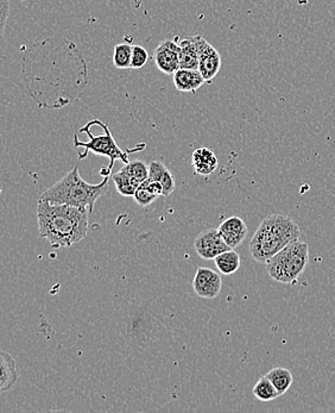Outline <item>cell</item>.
I'll use <instances>...</instances> for the list:
<instances>
[{
	"mask_svg": "<svg viewBox=\"0 0 335 413\" xmlns=\"http://www.w3.org/2000/svg\"><path fill=\"white\" fill-rule=\"evenodd\" d=\"M149 61V53L145 49L144 47L133 46L132 47L131 68H143L145 64Z\"/></svg>",
	"mask_w": 335,
	"mask_h": 413,
	"instance_id": "obj_22",
	"label": "cell"
},
{
	"mask_svg": "<svg viewBox=\"0 0 335 413\" xmlns=\"http://www.w3.org/2000/svg\"><path fill=\"white\" fill-rule=\"evenodd\" d=\"M132 47L129 43H120L114 47L113 64L117 68H131Z\"/></svg>",
	"mask_w": 335,
	"mask_h": 413,
	"instance_id": "obj_20",
	"label": "cell"
},
{
	"mask_svg": "<svg viewBox=\"0 0 335 413\" xmlns=\"http://www.w3.org/2000/svg\"><path fill=\"white\" fill-rule=\"evenodd\" d=\"M142 185H143L146 190H149L152 195H156V197L164 195L163 185H162L161 182H152V180H150L149 177H148Z\"/></svg>",
	"mask_w": 335,
	"mask_h": 413,
	"instance_id": "obj_25",
	"label": "cell"
},
{
	"mask_svg": "<svg viewBox=\"0 0 335 413\" xmlns=\"http://www.w3.org/2000/svg\"><path fill=\"white\" fill-rule=\"evenodd\" d=\"M113 182L114 185L117 187V191L122 197H133L136 193L137 188L141 186L139 182H137L122 168L119 169L118 172L114 173Z\"/></svg>",
	"mask_w": 335,
	"mask_h": 413,
	"instance_id": "obj_18",
	"label": "cell"
},
{
	"mask_svg": "<svg viewBox=\"0 0 335 413\" xmlns=\"http://www.w3.org/2000/svg\"><path fill=\"white\" fill-rule=\"evenodd\" d=\"M204 82L199 69L180 68L174 74V85L180 92H196Z\"/></svg>",
	"mask_w": 335,
	"mask_h": 413,
	"instance_id": "obj_13",
	"label": "cell"
},
{
	"mask_svg": "<svg viewBox=\"0 0 335 413\" xmlns=\"http://www.w3.org/2000/svg\"><path fill=\"white\" fill-rule=\"evenodd\" d=\"M96 123L99 124L101 129H103V134L101 135H94L91 132V123L86 124L85 127L80 129V132H86L87 136H88V141L82 142L77 138V135L74 137V146L75 148H83L85 151L79 154V159L83 160L87 158V155L90 151L94 153L96 155H100V156H106L109 159V166L107 169H103L101 173L104 174V177L109 175V173L113 168V164L117 160H120L122 162L126 164L130 162L129 161V155L126 151L120 148L117 145V142L114 140L112 132L109 130L107 124L101 122L99 119H96Z\"/></svg>",
	"mask_w": 335,
	"mask_h": 413,
	"instance_id": "obj_5",
	"label": "cell"
},
{
	"mask_svg": "<svg viewBox=\"0 0 335 413\" xmlns=\"http://www.w3.org/2000/svg\"><path fill=\"white\" fill-rule=\"evenodd\" d=\"M122 169L141 185L149 177V168L145 166L144 162H142L139 160L129 162L122 167Z\"/></svg>",
	"mask_w": 335,
	"mask_h": 413,
	"instance_id": "obj_21",
	"label": "cell"
},
{
	"mask_svg": "<svg viewBox=\"0 0 335 413\" xmlns=\"http://www.w3.org/2000/svg\"><path fill=\"white\" fill-rule=\"evenodd\" d=\"M254 395L260 401H271L281 397L269 377H260L254 387Z\"/></svg>",
	"mask_w": 335,
	"mask_h": 413,
	"instance_id": "obj_19",
	"label": "cell"
},
{
	"mask_svg": "<svg viewBox=\"0 0 335 413\" xmlns=\"http://www.w3.org/2000/svg\"><path fill=\"white\" fill-rule=\"evenodd\" d=\"M222 287V277L211 268L201 267L195 273L193 288L200 298L215 299L220 295Z\"/></svg>",
	"mask_w": 335,
	"mask_h": 413,
	"instance_id": "obj_7",
	"label": "cell"
},
{
	"mask_svg": "<svg viewBox=\"0 0 335 413\" xmlns=\"http://www.w3.org/2000/svg\"><path fill=\"white\" fill-rule=\"evenodd\" d=\"M90 214L91 211L82 206L53 204L38 200V234L54 248H68L87 236Z\"/></svg>",
	"mask_w": 335,
	"mask_h": 413,
	"instance_id": "obj_1",
	"label": "cell"
},
{
	"mask_svg": "<svg viewBox=\"0 0 335 413\" xmlns=\"http://www.w3.org/2000/svg\"><path fill=\"white\" fill-rule=\"evenodd\" d=\"M191 164L196 175L207 177L213 174L219 166V159L214 151L206 147H200L191 155Z\"/></svg>",
	"mask_w": 335,
	"mask_h": 413,
	"instance_id": "obj_11",
	"label": "cell"
},
{
	"mask_svg": "<svg viewBox=\"0 0 335 413\" xmlns=\"http://www.w3.org/2000/svg\"><path fill=\"white\" fill-rule=\"evenodd\" d=\"M133 198L137 201V204L139 206H148V205L152 204L155 200L157 199L159 197L152 195L149 190H146L143 185L137 188L136 193L133 195Z\"/></svg>",
	"mask_w": 335,
	"mask_h": 413,
	"instance_id": "obj_23",
	"label": "cell"
},
{
	"mask_svg": "<svg viewBox=\"0 0 335 413\" xmlns=\"http://www.w3.org/2000/svg\"><path fill=\"white\" fill-rule=\"evenodd\" d=\"M201 36H188L180 45V66L181 68L199 69V51Z\"/></svg>",
	"mask_w": 335,
	"mask_h": 413,
	"instance_id": "obj_12",
	"label": "cell"
},
{
	"mask_svg": "<svg viewBox=\"0 0 335 413\" xmlns=\"http://www.w3.org/2000/svg\"><path fill=\"white\" fill-rule=\"evenodd\" d=\"M149 179L152 182H161L163 185L164 195H172L175 191V179L170 171L159 161H152L149 166Z\"/></svg>",
	"mask_w": 335,
	"mask_h": 413,
	"instance_id": "obj_15",
	"label": "cell"
},
{
	"mask_svg": "<svg viewBox=\"0 0 335 413\" xmlns=\"http://www.w3.org/2000/svg\"><path fill=\"white\" fill-rule=\"evenodd\" d=\"M217 230L222 234V238L225 240L227 245L231 247L232 249H234L238 245H241L247 236L246 223L237 216L224 221Z\"/></svg>",
	"mask_w": 335,
	"mask_h": 413,
	"instance_id": "obj_10",
	"label": "cell"
},
{
	"mask_svg": "<svg viewBox=\"0 0 335 413\" xmlns=\"http://www.w3.org/2000/svg\"><path fill=\"white\" fill-rule=\"evenodd\" d=\"M109 175L100 184H88L82 179L79 167H74L59 182L43 192L40 200L53 204H66L87 208L92 212L96 200L109 191Z\"/></svg>",
	"mask_w": 335,
	"mask_h": 413,
	"instance_id": "obj_3",
	"label": "cell"
},
{
	"mask_svg": "<svg viewBox=\"0 0 335 413\" xmlns=\"http://www.w3.org/2000/svg\"><path fill=\"white\" fill-rule=\"evenodd\" d=\"M214 264L217 271L224 275H231L236 273L240 267V256L234 250H227L222 254L217 255L214 259Z\"/></svg>",
	"mask_w": 335,
	"mask_h": 413,
	"instance_id": "obj_16",
	"label": "cell"
},
{
	"mask_svg": "<svg viewBox=\"0 0 335 413\" xmlns=\"http://www.w3.org/2000/svg\"><path fill=\"white\" fill-rule=\"evenodd\" d=\"M222 68V56L204 37L200 42L199 71L206 82H211Z\"/></svg>",
	"mask_w": 335,
	"mask_h": 413,
	"instance_id": "obj_9",
	"label": "cell"
},
{
	"mask_svg": "<svg viewBox=\"0 0 335 413\" xmlns=\"http://www.w3.org/2000/svg\"><path fill=\"white\" fill-rule=\"evenodd\" d=\"M10 14V1L9 0H0V34L1 36L4 35L5 25L8 23V18Z\"/></svg>",
	"mask_w": 335,
	"mask_h": 413,
	"instance_id": "obj_24",
	"label": "cell"
},
{
	"mask_svg": "<svg viewBox=\"0 0 335 413\" xmlns=\"http://www.w3.org/2000/svg\"><path fill=\"white\" fill-rule=\"evenodd\" d=\"M194 248L198 255L204 260H214L217 255L232 249L222 238V234L217 229H209L200 232L195 238Z\"/></svg>",
	"mask_w": 335,
	"mask_h": 413,
	"instance_id": "obj_6",
	"label": "cell"
},
{
	"mask_svg": "<svg viewBox=\"0 0 335 413\" xmlns=\"http://www.w3.org/2000/svg\"><path fill=\"white\" fill-rule=\"evenodd\" d=\"M301 229L286 214H271L260 223L250 242V253L256 261L267 264L291 242L299 240Z\"/></svg>",
	"mask_w": 335,
	"mask_h": 413,
	"instance_id": "obj_2",
	"label": "cell"
},
{
	"mask_svg": "<svg viewBox=\"0 0 335 413\" xmlns=\"http://www.w3.org/2000/svg\"><path fill=\"white\" fill-rule=\"evenodd\" d=\"M267 377L273 384V386L276 387L280 395H286V390H289L291 385H293V381H294L293 374L286 368H273L270 372L267 373Z\"/></svg>",
	"mask_w": 335,
	"mask_h": 413,
	"instance_id": "obj_17",
	"label": "cell"
},
{
	"mask_svg": "<svg viewBox=\"0 0 335 413\" xmlns=\"http://www.w3.org/2000/svg\"><path fill=\"white\" fill-rule=\"evenodd\" d=\"M309 247L304 241L291 242L267 261V274L281 284H294L308 264Z\"/></svg>",
	"mask_w": 335,
	"mask_h": 413,
	"instance_id": "obj_4",
	"label": "cell"
},
{
	"mask_svg": "<svg viewBox=\"0 0 335 413\" xmlns=\"http://www.w3.org/2000/svg\"><path fill=\"white\" fill-rule=\"evenodd\" d=\"M0 368H1V379H0V392L4 393L11 390L17 384L19 379L18 368L11 355L1 351L0 353Z\"/></svg>",
	"mask_w": 335,
	"mask_h": 413,
	"instance_id": "obj_14",
	"label": "cell"
},
{
	"mask_svg": "<svg viewBox=\"0 0 335 413\" xmlns=\"http://www.w3.org/2000/svg\"><path fill=\"white\" fill-rule=\"evenodd\" d=\"M155 64L162 73L174 75L180 66V45L176 41L165 40L159 45L154 54Z\"/></svg>",
	"mask_w": 335,
	"mask_h": 413,
	"instance_id": "obj_8",
	"label": "cell"
}]
</instances>
